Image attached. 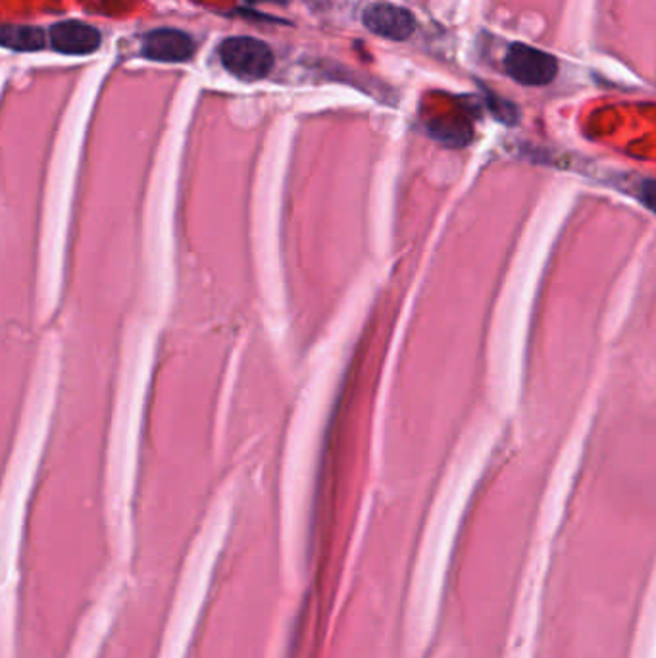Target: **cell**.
I'll return each mask as SVG.
<instances>
[{
	"mask_svg": "<svg viewBox=\"0 0 656 658\" xmlns=\"http://www.w3.org/2000/svg\"><path fill=\"white\" fill-rule=\"evenodd\" d=\"M225 70L243 81L264 80L274 70V52L254 37H230L220 44Z\"/></svg>",
	"mask_w": 656,
	"mask_h": 658,
	"instance_id": "cell-1",
	"label": "cell"
},
{
	"mask_svg": "<svg viewBox=\"0 0 656 658\" xmlns=\"http://www.w3.org/2000/svg\"><path fill=\"white\" fill-rule=\"evenodd\" d=\"M503 65L511 80L526 88L548 85L558 73V62L553 54L522 43L513 44L506 51Z\"/></svg>",
	"mask_w": 656,
	"mask_h": 658,
	"instance_id": "cell-2",
	"label": "cell"
},
{
	"mask_svg": "<svg viewBox=\"0 0 656 658\" xmlns=\"http://www.w3.org/2000/svg\"><path fill=\"white\" fill-rule=\"evenodd\" d=\"M626 658H656V565L645 584Z\"/></svg>",
	"mask_w": 656,
	"mask_h": 658,
	"instance_id": "cell-3",
	"label": "cell"
},
{
	"mask_svg": "<svg viewBox=\"0 0 656 658\" xmlns=\"http://www.w3.org/2000/svg\"><path fill=\"white\" fill-rule=\"evenodd\" d=\"M362 23L374 36L390 41H406L416 31L414 16L390 2H375L366 8L362 14Z\"/></svg>",
	"mask_w": 656,
	"mask_h": 658,
	"instance_id": "cell-4",
	"label": "cell"
},
{
	"mask_svg": "<svg viewBox=\"0 0 656 658\" xmlns=\"http://www.w3.org/2000/svg\"><path fill=\"white\" fill-rule=\"evenodd\" d=\"M49 41L57 52L70 57H85L101 49L102 36L101 31L89 23L65 20L52 26L49 30Z\"/></svg>",
	"mask_w": 656,
	"mask_h": 658,
	"instance_id": "cell-5",
	"label": "cell"
},
{
	"mask_svg": "<svg viewBox=\"0 0 656 658\" xmlns=\"http://www.w3.org/2000/svg\"><path fill=\"white\" fill-rule=\"evenodd\" d=\"M195 51V41L185 31L162 28L144 36L141 54L154 62H188Z\"/></svg>",
	"mask_w": 656,
	"mask_h": 658,
	"instance_id": "cell-6",
	"label": "cell"
},
{
	"mask_svg": "<svg viewBox=\"0 0 656 658\" xmlns=\"http://www.w3.org/2000/svg\"><path fill=\"white\" fill-rule=\"evenodd\" d=\"M0 43L8 51L37 52L47 47V33L36 26H4Z\"/></svg>",
	"mask_w": 656,
	"mask_h": 658,
	"instance_id": "cell-7",
	"label": "cell"
},
{
	"mask_svg": "<svg viewBox=\"0 0 656 658\" xmlns=\"http://www.w3.org/2000/svg\"><path fill=\"white\" fill-rule=\"evenodd\" d=\"M642 203L656 214V180H645L639 185Z\"/></svg>",
	"mask_w": 656,
	"mask_h": 658,
	"instance_id": "cell-8",
	"label": "cell"
}]
</instances>
